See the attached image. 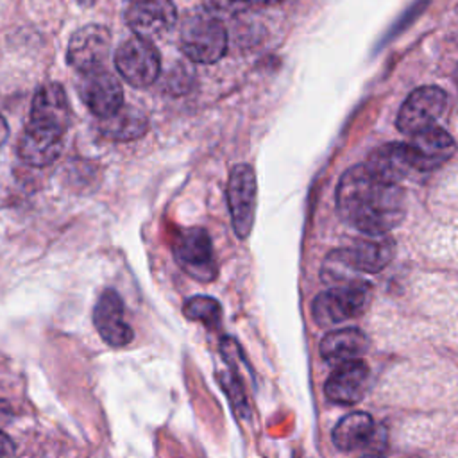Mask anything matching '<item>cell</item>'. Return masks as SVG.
I'll list each match as a JSON object with an SVG mask.
<instances>
[{
	"instance_id": "cell-1",
	"label": "cell",
	"mask_w": 458,
	"mask_h": 458,
	"mask_svg": "<svg viewBox=\"0 0 458 458\" xmlns=\"http://www.w3.org/2000/svg\"><path fill=\"white\" fill-rule=\"evenodd\" d=\"M336 209L344 222L363 234H388L404 218L406 197L401 184L381 179L360 163L340 177Z\"/></svg>"
},
{
	"instance_id": "cell-2",
	"label": "cell",
	"mask_w": 458,
	"mask_h": 458,
	"mask_svg": "<svg viewBox=\"0 0 458 458\" xmlns=\"http://www.w3.org/2000/svg\"><path fill=\"white\" fill-rule=\"evenodd\" d=\"M179 47L193 63H216L227 50L225 25L206 7L195 9L188 13L181 23Z\"/></svg>"
},
{
	"instance_id": "cell-3",
	"label": "cell",
	"mask_w": 458,
	"mask_h": 458,
	"mask_svg": "<svg viewBox=\"0 0 458 458\" xmlns=\"http://www.w3.org/2000/svg\"><path fill=\"white\" fill-rule=\"evenodd\" d=\"M372 290L367 281H356L344 286H331L313 301V318L322 327H333L356 318L369 308Z\"/></svg>"
},
{
	"instance_id": "cell-4",
	"label": "cell",
	"mask_w": 458,
	"mask_h": 458,
	"mask_svg": "<svg viewBox=\"0 0 458 458\" xmlns=\"http://www.w3.org/2000/svg\"><path fill=\"white\" fill-rule=\"evenodd\" d=\"M114 66L131 86L147 88L159 75L161 57L152 41L134 36L116 48Z\"/></svg>"
},
{
	"instance_id": "cell-5",
	"label": "cell",
	"mask_w": 458,
	"mask_h": 458,
	"mask_svg": "<svg viewBox=\"0 0 458 458\" xmlns=\"http://www.w3.org/2000/svg\"><path fill=\"white\" fill-rule=\"evenodd\" d=\"M174 258L179 267L197 281L208 283L216 277L211 238L202 227H188L177 234L174 242Z\"/></svg>"
},
{
	"instance_id": "cell-6",
	"label": "cell",
	"mask_w": 458,
	"mask_h": 458,
	"mask_svg": "<svg viewBox=\"0 0 458 458\" xmlns=\"http://www.w3.org/2000/svg\"><path fill=\"white\" fill-rule=\"evenodd\" d=\"M447 93L438 86H420L413 89L397 113V129L404 134H417L429 129L444 114Z\"/></svg>"
},
{
	"instance_id": "cell-7",
	"label": "cell",
	"mask_w": 458,
	"mask_h": 458,
	"mask_svg": "<svg viewBox=\"0 0 458 458\" xmlns=\"http://www.w3.org/2000/svg\"><path fill=\"white\" fill-rule=\"evenodd\" d=\"M256 174L250 165H236L227 179V206L238 238H247L256 213Z\"/></svg>"
},
{
	"instance_id": "cell-8",
	"label": "cell",
	"mask_w": 458,
	"mask_h": 458,
	"mask_svg": "<svg viewBox=\"0 0 458 458\" xmlns=\"http://www.w3.org/2000/svg\"><path fill=\"white\" fill-rule=\"evenodd\" d=\"M111 50V34L106 27L91 23L73 32L68 43L66 59L81 73L102 70Z\"/></svg>"
},
{
	"instance_id": "cell-9",
	"label": "cell",
	"mask_w": 458,
	"mask_h": 458,
	"mask_svg": "<svg viewBox=\"0 0 458 458\" xmlns=\"http://www.w3.org/2000/svg\"><path fill=\"white\" fill-rule=\"evenodd\" d=\"M131 30L143 39L166 34L177 21V9L172 0H131L125 11Z\"/></svg>"
},
{
	"instance_id": "cell-10",
	"label": "cell",
	"mask_w": 458,
	"mask_h": 458,
	"mask_svg": "<svg viewBox=\"0 0 458 458\" xmlns=\"http://www.w3.org/2000/svg\"><path fill=\"white\" fill-rule=\"evenodd\" d=\"M70 122V106L61 84L48 82L38 88L27 125L64 134Z\"/></svg>"
},
{
	"instance_id": "cell-11",
	"label": "cell",
	"mask_w": 458,
	"mask_h": 458,
	"mask_svg": "<svg viewBox=\"0 0 458 458\" xmlns=\"http://www.w3.org/2000/svg\"><path fill=\"white\" fill-rule=\"evenodd\" d=\"M82 102L98 118H107L123 106V91L118 79L106 68L82 73L79 82Z\"/></svg>"
},
{
	"instance_id": "cell-12",
	"label": "cell",
	"mask_w": 458,
	"mask_h": 458,
	"mask_svg": "<svg viewBox=\"0 0 458 458\" xmlns=\"http://www.w3.org/2000/svg\"><path fill=\"white\" fill-rule=\"evenodd\" d=\"M415 172H428L444 165L454 154V140L437 125L410 136L406 141Z\"/></svg>"
},
{
	"instance_id": "cell-13",
	"label": "cell",
	"mask_w": 458,
	"mask_h": 458,
	"mask_svg": "<svg viewBox=\"0 0 458 458\" xmlns=\"http://www.w3.org/2000/svg\"><path fill=\"white\" fill-rule=\"evenodd\" d=\"M93 324L100 338L111 347H123L132 340V329L123 318V302L111 288L100 293L93 308Z\"/></svg>"
},
{
	"instance_id": "cell-14",
	"label": "cell",
	"mask_w": 458,
	"mask_h": 458,
	"mask_svg": "<svg viewBox=\"0 0 458 458\" xmlns=\"http://www.w3.org/2000/svg\"><path fill=\"white\" fill-rule=\"evenodd\" d=\"M370 385V370L361 360L345 361L327 377L324 392L336 404H356L363 399Z\"/></svg>"
},
{
	"instance_id": "cell-15",
	"label": "cell",
	"mask_w": 458,
	"mask_h": 458,
	"mask_svg": "<svg viewBox=\"0 0 458 458\" xmlns=\"http://www.w3.org/2000/svg\"><path fill=\"white\" fill-rule=\"evenodd\" d=\"M345 252L358 274H376L392 261L395 242L388 234H365L347 247Z\"/></svg>"
},
{
	"instance_id": "cell-16",
	"label": "cell",
	"mask_w": 458,
	"mask_h": 458,
	"mask_svg": "<svg viewBox=\"0 0 458 458\" xmlns=\"http://www.w3.org/2000/svg\"><path fill=\"white\" fill-rule=\"evenodd\" d=\"M369 349L367 335L358 327L329 331L320 342V356L326 363L340 365L360 360Z\"/></svg>"
},
{
	"instance_id": "cell-17",
	"label": "cell",
	"mask_w": 458,
	"mask_h": 458,
	"mask_svg": "<svg viewBox=\"0 0 458 458\" xmlns=\"http://www.w3.org/2000/svg\"><path fill=\"white\" fill-rule=\"evenodd\" d=\"M365 165L381 179L401 184L406 177H410L415 172L410 150L406 143H386L376 148Z\"/></svg>"
},
{
	"instance_id": "cell-18",
	"label": "cell",
	"mask_w": 458,
	"mask_h": 458,
	"mask_svg": "<svg viewBox=\"0 0 458 458\" xmlns=\"http://www.w3.org/2000/svg\"><path fill=\"white\" fill-rule=\"evenodd\" d=\"M63 136L64 134L27 125L18 145L20 157L32 166H48L61 156Z\"/></svg>"
},
{
	"instance_id": "cell-19",
	"label": "cell",
	"mask_w": 458,
	"mask_h": 458,
	"mask_svg": "<svg viewBox=\"0 0 458 458\" xmlns=\"http://www.w3.org/2000/svg\"><path fill=\"white\" fill-rule=\"evenodd\" d=\"M374 420L365 411H352L338 420L333 429V444L342 451L365 447L374 437Z\"/></svg>"
},
{
	"instance_id": "cell-20",
	"label": "cell",
	"mask_w": 458,
	"mask_h": 458,
	"mask_svg": "<svg viewBox=\"0 0 458 458\" xmlns=\"http://www.w3.org/2000/svg\"><path fill=\"white\" fill-rule=\"evenodd\" d=\"M100 120H102L100 122L102 134L116 141H129V140L141 138L148 129L147 116L132 106H122L116 113Z\"/></svg>"
},
{
	"instance_id": "cell-21",
	"label": "cell",
	"mask_w": 458,
	"mask_h": 458,
	"mask_svg": "<svg viewBox=\"0 0 458 458\" xmlns=\"http://www.w3.org/2000/svg\"><path fill=\"white\" fill-rule=\"evenodd\" d=\"M322 281L329 286H344L360 279V274L351 265L345 249H336L329 252L322 265Z\"/></svg>"
},
{
	"instance_id": "cell-22",
	"label": "cell",
	"mask_w": 458,
	"mask_h": 458,
	"mask_svg": "<svg viewBox=\"0 0 458 458\" xmlns=\"http://www.w3.org/2000/svg\"><path fill=\"white\" fill-rule=\"evenodd\" d=\"M182 313H184L186 318L202 322L206 326H216L222 318L220 302L213 297H208V295L190 297L182 306Z\"/></svg>"
},
{
	"instance_id": "cell-23",
	"label": "cell",
	"mask_w": 458,
	"mask_h": 458,
	"mask_svg": "<svg viewBox=\"0 0 458 458\" xmlns=\"http://www.w3.org/2000/svg\"><path fill=\"white\" fill-rule=\"evenodd\" d=\"M218 381L224 388V392L227 394L234 411L240 415V417H247L249 415V406H247V401H245V394H243V388H242V383L240 379L236 377L234 370H229L225 372L224 376H218Z\"/></svg>"
},
{
	"instance_id": "cell-24",
	"label": "cell",
	"mask_w": 458,
	"mask_h": 458,
	"mask_svg": "<svg viewBox=\"0 0 458 458\" xmlns=\"http://www.w3.org/2000/svg\"><path fill=\"white\" fill-rule=\"evenodd\" d=\"M204 4H206V9L211 13L236 14L254 5L256 0H204Z\"/></svg>"
},
{
	"instance_id": "cell-25",
	"label": "cell",
	"mask_w": 458,
	"mask_h": 458,
	"mask_svg": "<svg viewBox=\"0 0 458 458\" xmlns=\"http://www.w3.org/2000/svg\"><path fill=\"white\" fill-rule=\"evenodd\" d=\"M13 456H14V444L4 431H0V458H13Z\"/></svg>"
},
{
	"instance_id": "cell-26",
	"label": "cell",
	"mask_w": 458,
	"mask_h": 458,
	"mask_svg": "<svg viewBox=\"0 0 458 458\" xmlns=\"http://www.w3.org/2000/svg\"><path fill=\"white\" fill-rule=\"evenodd\" d=\"M11 415H13V411H11V406L7 404V401L0 399V428H4V426L9 422Z\"/></svg>"
},
{
	"instance_id": "cell-27",
	"label": "cell",
	"mask_w": 458,
	"mask_h": 458,
	"mask_svg": "<svg viewBox=\"0 0 458 458\" xmlns=\"http://www.w3.org/2000/svg\"><path fill=\"white\" fill-rule=\"evenodd\" d=\"M7 134H9V127H7V122H5V120H4V116L0 114V145L5 141Z\"/></svg>"
},
{
	"instance_id": "cell-28",
	"label": "cell",
	"mask_w": 458,
	"mask_h": 458,
	"mask_svg": "<svg viewBox=\"0 0 458 458\" xmlns=\"http://www.w3.org/2000/svg\"><path fill=\"white\" fill-rule=\"evenodd\" d=\"M363 458H381V456H377V454H369V456H363Z\"/></svg>"
},
{
	"instance_id": "cell-29",
	"label": "cell",
	"mask_w": 458,
	"mask_h": 458,
	"mask_svg": "<svg viewBox=\"0 0 458 458\" xmlns=\"http://www.w3.org/2000/svg\"><path fill=\"white\" fill-rule=\"evenodd\" d=\"M258 2H267V4H270V2H276V0H256V4H258Z\"/></svg>"
}]
</instances>
